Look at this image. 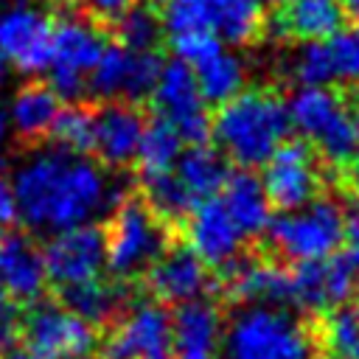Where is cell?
I'll use <instances>...</instances> for the list:
<instances>
[{
    "instance_id": "cell-6",
    "label": "cell",
    "mask_w": 359,
    "mask_h": 359,
    "mask_svg": "<svg viewBox=\"0 0 359 359\" xmlns=\"http://www.w3.org/2000/svg\"><path fill=\"white\" fill-rule=\"evenodd\" d=\"M104 238H107V269L118 280L143 275L168 247L165 222L143 199H129V196H123L112 208V222Z\"/></svg>"
},
{
    "instance_id": "cell-29",
    "label": "cell",
    "mask_w": 359,
    "mask_h": 359,
    "mask_svg": "<svg viewBox=\"0 0 359 359\" xmlns=\"http://www.w3.org/2000/svg\"><path fill=\"white\" fill-rule=\"evenodd\" d=\"M182 137L180 132L160 115H154L151 121H146L140 143H137V165L140 174H157V171H171L180 151H182Z\"/></svg>"
},
{
    "instance_id": "cell-27",
    "label": "cell",
    "mask_w": 359,
    "mask_h": 359,
    "mask_svg": "<svg viewBox=\"0 0 359 359\" xmlns=\"http://www.w3.org/2000/svg\"><path fill=\"white\" fill-rule=\"evenodd\" d=\"M191 70H194V79H196V87H199L205 104L219 107L244 90V79H247L244 65L238 56H233L224 48L213 50L210 56L196 62Z\"/></svg>"
},
{
    "instance_id": "cell-13",
    "label": "cell",
    "mask_w": 359,
    "mask_h": 359,
    "mask_svg": "<svg viewBox=\"0 0 359 359\" xmlns=\"http://www.w3.org/2000/svg\"><path fill=\"white\" fill-rule=\"evenodd\" d=\"M45 275L59 289L101 278L107 269V238L98 224H79L53 233L42 250Z\"/></svg>"
},
{
    "instance_id": "cell-31",
    "label": "cell",
    "mask_w": 359,
    "mask_h": 359,
    "mask_svg": "<svg viewBox=\"0 0 359 359\" xmlns=\"http://www.w3.org/2000/svg\"><path fill=\"white\" fill-rule=\"evenodd\" d=\"M112 34H115L118 45H123L129 50H154L163 36L160 11L149 3H132L112 22Z\"/></svg>"
},
{
    "instance_id": "cell-19",
    "label": "cell",
    "mask_w": 359,
    "mask_h": 359,
    "mask_svg": "<svg viewBox=\"0 0 359 359\" xmlns=\"http://www.w3.org/2000/svg\"><path fill=\"white\" fill-rule=\"evenodd\" d=\"M0 283L14 303L39 300L48 275L42 264V250L11 227H0Z\"/></svg>"
},
{
    "instance_id": "cell-4",
    "label": "cell",
    "mask_w": 359,
    "mask_h": 359,
    "mask_svg": "<svg viewBox=\"0 0 359 359\" xmlns=\"http://www.w3.org/2000/svg\"><path fill=\"white\" fill-rule=\"evenodd\" d=\"M286 115L289 126L331 165H345L359 143V107L328 87H297Z\"/></svg>"
},
{
    "instance_id": "cell-14",
    "label": "cell",
    "mask_w": 359,
    "mask_h": 359,
    "mask_svg": "<svg viewBox=\"0 0 359 359\" xmlns=\"http://www.w3.org/2000/svg\"><path fill=\"white\" fill-rule=\"evenodd\" d=\"M261 185L272 205L292 210L320 196V168L306 140H283L264 163Z\"/></svg>"
},
{
    "instance_id": "cell-34",
    "label": "cell",
    "mask_w": 359,
    "mask_h": 359,
    "mask_svg": "<svg viewBox=\"0 0 359 359\" xmlns=\"http://www.w3.org/2000/svg\"><path fill=\"white\" fill-rule=\"evenodd\" d=\"M323 342L334 356L353 359L359 353V309H331V314L323 323Z\"/></svg>"
},
{
    "instance_id": "cell-44",
    "label": "cell",
    "mask_w": 359,
    "mask_h": 359,
    "mask_svg": "<svg viewBox=\"0 0 359 359\" xmlns=\"http://www.w3.org/2000/svg\"><path fill=\"white\" fill-rule=\"evenodd\" d=\"M261 3H266V6H283V3H289V0H261Z\"/></svg>"
},
{
    "instance_id": "cell-9",
    "label": "cell",
    "mask_w": 359,
    "mask_h": 359,
    "mask_svg": "<svg viewBox=\"0 0 359 359\" xmlns=\"http://www.w3.org/2000/svg\"><path fill=\"white\" fill-rule=\"evenodd\" d=\"M22 348L36 359H87L95 348V331L67 306L50 300L28 303L20 317Z\"/></svg>"
},
{
    "instance_id": "cell-36",
    "label": "cell",
    "mask_w": 359,
    "mask_h": 359,
    "mask_svg": "<svg viewBox=\"0 0 359 359\" xmlns=\"http://www.w3.org/2000/svg\"><path fill=\"white\" fill-rule=\"evenodd\" d=\"M62 8L67 6V8H76V14H81V17H87V20H93L95 25H101V28H107V25H112L132 3H137V0H56Z\"/></svg>"
},
{
    "instance_id": "cell-5",
    "label": "cell",
    "mask_w": 359,
    "mask_h": 359,
    "mask_svg": "<svg viewBox=\"0 0 359 359\" xmlns=\"http://www.w3.org/2000/svg\"><path fill=\"white\" fill-rule=\"evenodd\" d=\"M272 247L292 264H314L345 244V208L337 199L314 196L311 202L283 210L266 227Z\"/></svg>"
},
{
    "instance_id": "cell-28",
    "label": "cell",
    "mask_w": 359,
    "mask_h": 359,
    "mask_svg": "<svg viewBox=\"0 0 359 359\" xmlns=\"http://www.w3.org/2000/svg\"><path fill=\"white\" fill-rule=\"evenodd\" d=\"M59 292H62V306H67L76 317H81L90 325L109 323L123 309V289L101 278L84 280V283H76Z\"/></svg>"
},
{
    "instance_id": "cell-22",
    "label": "cell",
    "mask_w": 359,
    "mask_h": 359,
    "mask_svg": "<svg viewBox=\"0 0 359 359\" xmlns=\"http://www.w3.org/2000/svg\"><path fill=\"white\" fill-rule=\"evenodd\" d=\"M219 202L224 205V210L230 213V219L236 222V227L241 230V236L250 241L261 233H266L269 222H272V202L261 185V180L244 168L238 174H230L219 191Z\"/></svg>"
},
{
    "instance_id": "cell-42",
    "label": "cell",
    "mask_w": 359,
    "mask_h": 359,
    "mask_svg": "<svg viewBox=\"0 0 359 359\" xmlns=\"http://www.w3.org/2000/svg\"><path fill=\"white\" fill-rule=\"evenodd\" d=\"M6 118H3V112H0V154H3V143H6Z\"/></svg>"
},
{
    "instance_id": "cell-46",
    "label": "cell",
    "mask_w": 359,
    "mask_h": 359,
    "mask_svg": "<svg viewBox=\"0 0 359 359\" xmlns=\"http://www.w3.org/2000/svg\"><path fill=\"white\" fill-rule=\"evenodd\" d=\"M87 359H90V356H87Z\"/></svg>"
},
{
    "instance_id": "cell-18",
    "label": "cell",
    "mask_w": 359,
    "mask_h": 359,
    "mask_svg": "<svg viewBox=\"0 0 359 359\" xmlns=\"http://www.w3.org/2000/svg\"><path fill=\"white\" fill-rule=\"evenodd\" d=\"M222 331V311L210 300L180 303L171 314V359H219Z\"/></svg>"
},
{
    "instance_id": "cell-12",
    "label": "cell",
    "mask_w": 359,
    "mask_h": 359,
    "mask_svg": "<svg viewBox=\"0 0 359 359\" xmlns=\"http://www.w3.org/2000/svg\"><path fill=\"white\" fill-rule=\"evenodd\" d=\"M104 359H171V314L160 300H135L115 320Z\"/></svg>"
},
{
    "instance_id": "cell-39",
    "label": "cell",
    "mask_w": 359,
    "mask_h": 359,
    "mask_svg": "<svg viewBox=\"0 0 359 359\" xmlns=\"http://www.w3.org/2000/svg\"><path fill=\"white\" fill-rule=\"evenodd\" d=\"M348 174H351V182L359 188V143H356L353 154L348 157Z\"/></svg>"
},
{
    "instance_id": "cell-43",
    "label": "cell",
    "mask_w": 359,
    "mask_h": 359,
    "mask_svg": "<svg viewBox=\"0 0 359 359\" xmlns=\"http://www.w3.org/2000/svg\"><path fill=\"white\" fill-rule=\"evenodd\" d=\"M3 81H6V59L0 56V87H3Z\"/></svg>"
},
{
    "instance_id": "cell-1",
    "label": "cell",
    "mask_w": 359,
    "mask_h": 359,
    "mask_svg": "<svg viewBox=\"0 0 359 359\" xmlns=\"http://www.w3.org/2000/svg\"><path fill=\"white\" fill-rule=\"evenodd\" d=\"M8 182L17 199V222L42 236L93 224L123 199V185L101 163L62 146L36 149Z\"/></svg>"
},
{
    "instance_id": "cell-2",
    "label": "cell",
    "mask_w": 359,
    "mask_h": 359,
    "mask_svg": "<svg viewBox=\"0 0 359 359\" xmlns=\"http://www.w3.org/2000/svg\"><path fill=\"white\" fill-rule=\"evenodd\" d=\"M286 104L269 90H241L230 101L219 104L210 121V135L219 151L241 168L264 165L272 151L289 135Z\"/></svg>"
},
{
    "instance_id": "cell-15",
    "label": "cell",
    "mask_w": 359,
    "mask_h": 359,
    "mask_svg": "<svg viewBox=\"0 0 359 359\" xmlns=\"http://www.w3.org/2000/svg\"><path fill=\"white\" fill-rule=\"evenodd\" d=\"M53 20L31 6H8L0 14V56L17 70L36 76L50 62Z\"/></svg>"
},
{
    "instance_id": "cell-17",
    "label": "cell",
    "mask_w": 359,
    "mask_h": 359,
    "mask_svg": "<svg viewBox=\"0 0 359 359\" xmlns=\"http://www.w3.org/2000/svg\"><path fill=\"white\" fill-rule=\"evenodd\" d=\"M185 238L188 250L205 266H230L238 261V252L247 241L219 196L194 205V210L185 216Z\"/></svg>"
},
{
    "instance_id": "cell-8",
    "label": "cell",
    "mask_w": 359,
    "mask_h": 359,
    "mask_svg": "<svg viewBox=\"0 0 359 359\" xmlns=\"http://www.w3.org/2000/svg\"><path fill=\"white\" fill-rule=\"evenodd\" d=\"M359 289V238L314 264H297L289 272V303L303 311H328L345 306Z\"/></svg>"
},
{
    "instance_id": "cell-3",
    "label": "cell",
    "mask_w": 359,
    "mask_h": 359,
    "mask_svg": "<svg viewBox=\"0 0 359 359\" xmlns=\"http://www.w3.org/2000/svg\"><path fill=\"white\" fill-rule=\"evenodd\" d=\"M219 359H314V334L283 303H241L224 323Z\"/></svg>"
},
{
    "instance_id": "cell-45",
    "label": "cell",
    "mask_w": 359,
    "mask_h": 359,
    "mask_svg": "<svg viewBox=\"0 0 359 359\" xmlns=\"http://www.w3.org/2000/svg\"><path fill=\"white\" fill-rule=\"evenodd\" d=\"M353 359H359V353H356V356H353Z\"/></svg>"
},
{
    "instance_id": "cell-23",
    "label": "cell",
    "mask_w": 359,
    "mask_h": 359,
    "mask_svg": "<svg viewBox=\"0 0 359 359\" xmlns=\"http://www.w3.org/2000/svg\"><path fill=\"white\" fill-rule=\"evenodd\" d=\"M345 11L339 0H289L272 20V31L280 36H294L300 42L328 39L342 28Z\"/></svg>"
},
{
    "instance_id": "cell-16",
    "label": "cell",
    "mask_w": 359,
    "mask_h": 359,
    "mask_svg": "<svg viewBox=\"0 0 359 359\" xmlns=\"http://www.w3.org/2000/svg\"><path fill=\"white\" fill-rule=\"evenodd\" d=\"M146 118L132 101H101L93 107V146L90 151L101 165L123 168L135 163L137 143L143 135Z\"/></svg>"
},
{
    "instance_id": "cell-10",
    "label": "cell",
    "mask_w": 359,
    "mask_h": 359,
    "mask_svg": "<svg viewBox=\"0 0 359 359\" xmlns=\"http://www.w3.org/2000/svg\"><path fill=\"white\" fill-rule=\"evenodd\" d=\"M160 118H165L182 137V143H208L210 137V115L208 104L196 87L194 70L182 59H171L160 67L157 81L149 93Z\"/></svg>"
},
{
    "instance_id": "cell-35",
    "label": "cell",
    "mask_w": 359,
    "mask_h": 359,
    "mask_svg": "<svg viewBox=\"0 0 359 359\" xmlns=\"http://www.w3.org/2000/svg\"><path fill=\"white\" fill-rule=\"evenodd\" d=\"M160 22H163V31H168V36L210 31L208 0H163Z\"/></svg>"
},
{
    "instance_id": "cell-11",
    "label": "cell",
    "mask_w": 359,
    "mask_h": 359,
    "mask_svg": "<svg viewBox=\"0 0 359 359\" xmlns=\"http://www.w3.org/2000/svg\"><path fill=\"white\" fill-rule=\"evenodd\" d=\"M163 62L157 50H129L123 45H107L90 70L87 93L98 101H132L146 98L157 81Z\"/></svg>"
},
{
    "instance_id": "cell-40",
    "label": "cell",
    "mask_w": 359,
    "mask_h": 359,
    "mask_svg": "<svg viewBox=\"0 0 359 359\" xmlns=\"http://www.w3.org/2000/svg\"><path fill=\"white\" fill-rule=\"evenodd\" d=\"M339 6H342L345 14H351V17L359 22V0H339Z\"/></svg>"
},
{
    "instance_id": "cell-25",
    "label": "cell",
    "mask_w": 359,
    "mask_h": 359,
    "mask_svg": "<svg viewBox=\"0 0 359 359\" xmlns=\"http://www.w3.org/2000/svg\"><path fill=\"white\" fill-rule=\"evenodd\" d=\"M171 171L180 180V185L185 188V194L194 199V205L213 199L222 191L224 180L230 177L227 157L208 143H194V146L182 149Z\"/></svg>"
},
{
    "instance_id": "cell-37",
    "label": "cell",
    "mask_w": 359,
    "mask_h": 359,
    "mask_svg": "<svg viewBox=\"0 0 359 359\" xmlns=\"http://www.w3.org/2000/svg\"><path fill=\"white\" fill-rule=\"evenodd\" d=\"M17 334H20V311H17V303L11 300V294L0 283V351L11 348Z\"/></svg>"
},
{
    "instance_id": "cell-24",
    "label": "cell",
    "mask_w": 359,
    "mask_h": 359,
    "mask_svg": "<svg viewBox=\"0 0 359 359\" xmlns=\"http://www.w3.org/2000/svg\"><path fill=\"white\" fill-rule=\"evenodd\" d=\"M227 289L238 303H289V272L272 261H233Z\"/></svg>"
},
{
    "instance_id": "cell-32",
    "label": "cell",
    "mask_w": 359,
    "mask_h": 359,
    "mask_svg": "<svg viewBox=\"0 0 359 359\" xmlns=\"http://www.w3.org/2000/svg\"><path fill=\"white\" fill-rule=\"evenodd\" d=\"M143 185V202L165 222V219H185L194 210V199L185 194L174 171H157V174H140Z\"/></svg>"
},
{
    "instance_id": "cell-7",
    "label": "cell",
    "mask_w": 359,
    "mask_h": 359,
    "mask_svg": "<svg viewBox=\"0 0 359 359\" xmlns=\"http://www.w3.org/2000/svg\"><path fill=\"white\" fill-rule=\"evenodd\" d=\"M104 28L81 14H67L53 22L50 34V62H48V84L65 101H81L87 93V76L95 67L107 39Z\"/></svg>"
},
{
    "instance_id": "cell-21",
    "label": "cell",
    "mask_w": 359,
    "mask_h": 359,
    "mask_svg": "<svg viewBox=\"0 0 359 359\" xmlns=\"http://www.w3.org/2000/svg\"><path fill=\"white\" fill-rule=\"evenodd\" d=\"M59 109L62 98L50 90V84L36 79L25 81L11 101V126L17 143H22L25 149H36L39 143H45Z\"/></svg>"
},
{
    "instance_id": "cell-20",
    "label": "cell",
    "mask_w": 359,
    "mask_h": 359,
    "mask_svg": "<svg viewBox=\"0 0 359 359\" xmlns=\"http://www.w3.org/2000/svg\"><path fill=\"white\" fill-rule=\"evenodd\" d=\"M149 289L157 300L165 303H188L205 294L208 289V266L188 247H165L160 258L146 269Z\"/></svg>"
},
{
    "instance_id": "cell-33",
    "label": "cell",
    "mask_w": 359,
    "mask_h": 359,
    "mask_svg": "<svg viewBox=\"0 0 359 359\" xmlns=\"http://www.w3.org/2000/svg\"><path fill=\"white\" fill-rule=\"evenodd\" d=\"M48 137L56 140L67 151L90 154V146H93V107L84 104V101H70L67 107H62Z\"/></svg>"
},
{
    "instance_id": "cell-41",
    "label": "cell",
    "mask_w": 359,
    "mask_h": 359,
    "mask_svg": "<svg viewBox=\"0 0 359 359\" xmlns=\"http://www.w3.org/2000/svg\"><path fill=\"white\" fill-rule=\"evenodd\" d=\"M6 359H36V356H34V353H28V351L22 348V351H11Z\"/></svg>"
},
{
    "instance_id": "cell-26",
    "label": "cell",
    "mask_w": 359,
    "mask_h": 359,
    "mask_svg": "<svg viewBox=\"0 0 359 359\" xmlns=\"http://www.w3.org/2000/svg\"><path fill=\"white\" fill-rule=\"evenodd\" d=\"M261 6V0H208L210 31L219 36V42L250 45L264 31Z\"/></svg>"
},
{
    "instance_id": "cell-30",
    "label": "cell",
    "mask_w": 359,
    "mask_h": 359,
    "mask_svg": "<svg viewBox=\"0 0 359 359\" xmlns=\"http://www.w3.org/2000/svg\"><path fill=\"white\" fill-rule=\"evenodd\" d=\"M317 45L325 67V84H359V22L345 31L339 28L328 39H317Z\"/></svg>"
},
{
    "instance_id": "cell-38",
    "label": "cell",
    "mask_w": 359,
    "mask_h": 359,
    "mask_svg": "<svg viewBox=\"0 0 359 359\" xmlns=\"http://www.w3.org/2000/svg\"><path fill=\"white\" fill-rule=\"evenodd\" d=\"M17 224V199L14 188L6 177H0V227H14Z\"/></svg>"
}]
</instances>
